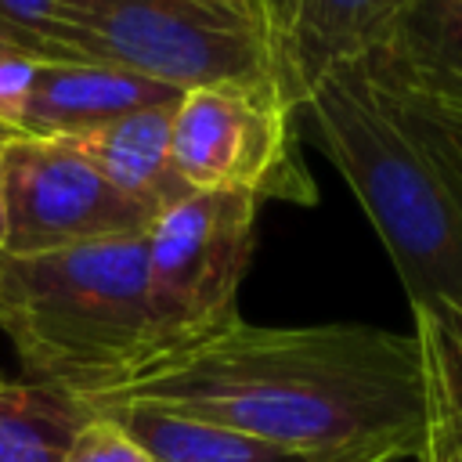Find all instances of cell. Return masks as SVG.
Returning a JSON list of instances; mask_svg holds the SVG:
<instances>
[{"label": "cell", "instance_id": "obj_1", "mask_svg": "<svg viewBox=\"0 0 462 462\" xmlns=\"http://www.w3.org/2000/svg\"><path fill=\"white\" fill-rule=\"evenodd\" d=\"M97 401H148L310 451L419 458L426 379L415 332L372 325H231L141 365Z\"/></svg>", "mask_w": 462, "mask_h": 462}, {"label": "cell", "instance_id": "obj_2", "mask_svg": "<svg viewBox=\"0 0 462 462\" xmlns=\"http://www.w3.org/2000/svg\"><path fill=\"white\" fill-rule=\"evenodd\" d=\"M300 116L390 253L411 318L462 325V134L401 101L365 61L325 72Z\"/></svg>", "mask_w": 462, "mask_h": 462}, {"label": "cell", "instance_id": "obj_3", "mask_svg": "<svg viewBox=\"0 0 462 462\" xmlns=\"http://www.w3.org/2000/svg\"><path fill=\"white\" fill-rule=\"evenodd\" d=\"M0 332L40 386L79 401L123 386L159 350L144 235L7 256Z\"/></svg>", "mask_w": 462, "mask_h": 462}, {"label": "cell", "instance_id": "obj_4", "mask_svg": "<svg viewBox=\"0 0 462 462\" xmlns=\"http://www.w3.org/2000/svg\"><path fill=\"white\" fill-rule=\"evenodd\" d=\"M296 116L278 79L188 87L173 105V166L188 191H245L260 202L310 206L318 188L300 155Z\"/></svg>", "mask_w": 462, "mask_h": 462}, {"label": "cell", "instance_id": "obj_5", "mask_svg": "<svg viewBox=\"0 0 462 462\" xmlns=\"http://www.w3.org/2000/svg\"><path fill=\"white\" fill-rule=\"evenodd\" d=\"M260 206L245 191H188L155 217L144 235L155 357L242 318L238 285L256 245Z\"/></svg>", "mask_w": 462, "mask_h": 462}, {"label": "cell", "instance_id": "obj_6", "mask_svg": "<svg viewBox=\"0 0 462 462\" xmlns=\"http://www.w3.org/2000/svg\"><path fill=\"white\" fill-rule=\"evenodd\" d=\"M72 7L94 65L130 69L180 90L278 79L260 32L199 0H72Z\"/></svg>", "mask_w": 462, "mask_h": 462}, {"label": "cell", "instance_id": "obj_7", "mask_svg": "<svg viewBox=\"0 0 462 462\" xmlns=\"http://www.w3.org/2000/svg\"><path fill=\"white\" fill-rule=\"evenodd\" d=\"M7 170V256H43L72 245L137 238L155 209L119 191L65 137L4 141Z\"/></svg>", "mask_w": 462, "mask_h": 462}, {"label": "cell", "instance_id": "obj_8", "mask_svg": "<svg viewBox=\"0 0 462 462\" xmlns=\"http://www.w3.org/2000/svg\"><path fill=\"white\" fill-rule=\"evenodd\" d=\"M365 65L401 101L462 134V0H415Z\"/></svg>", "mask_w": 462, "mask_h": 462}, {"label": "cell", "instance_id": "obj_9", "mask_svg": "<svg viewBox=\"0 0 462 462\" xmlns=\"http://www.w3.org/2000/svg\"><path fill=\"white\" fill-rule=\"evenodd\" d=\"M180 94V87L116 65L43 61L22 119V137H79L130 112L177 105Z\"/></svg>", "mask_w": 462, "mask_h": 462}, {"label": "cell", "instance_id": "obj_10", "mask_svg": "<svg viewBox=\"0 0 462 462\" xmlns=\"http://www.w3.org/2000/svg\"><path fill=\"white\" fill-rule=\"evenodd\" d=\"M90 411L116 419L159 462H397L383 451H310L242 430L202 422L148 401H97Z\"/></svg>", "mask_w": 462, "mask_h": 462}, {"label": "cell", "instance_id": "obj_11", "mask_svg": "<svg viewBox=\"0 0 462 462\" xmlns=\"http://www.w3.org/2000/svg\"><path fill=\"white\" fill-rule=\"evenodd\" d=\"M411 4L415 0H303L282 69V87L296 112L325 72L368 61L393 36Z\"/></svg>", "mask_w": 462, "mask_h": 462}, {"label": "cell", "instance_id": "obj_12", "mask_svg": "<svg viewBox=\"0 0 462 462\" xmlns=\"http://www.w3.org/2000/svg\"><path fill=\"white\" fill-rule=\"evenodd\" d=\"M170 134H173V105H159V108L130 112L116 123H105L90 134L65 141H72L119 191L162 213L188 195V184L173 166Z\"/></svg>", "mask_w": 462, "mask_h": 462}, {"label": "cell", "instance_id": "obj_13", "mask_svg": "<svg viewBox=\"0 0 462 462\" xmlns=\"http://www.w3.org/2000/svg\"><path fill=\"white\" fill-rule=\"evenodd\" d=\"M90 415L79 397L0 375V462H65Z\"/></svg>", "mask_w": 462, "mask_h": 462}, {"label": "cell", "instance_id": "obj_14", "mask_svg": "<svg viewBox=\"0 0 462 462\" xmlns=\"http://www.w3.org/2000/svg\"><path fill=\"white\" fill-rule=\"evenodd\" d=\"M0 51L40 61H90L72 0H0Z\"/></svg>", "mask_w": 462, "mask_h": 462}, {"label": "cell", "instance_id": "obj_15", "mask_svg": "<svg viewBox=\"0 0 462 462\" xmlns=\"http://www.w3.org/2000/svg\"><path fill=\"white\" fill-rule=\"evenodd\" d=\"M411 321L422 354L426 415L430 411L462 415V325L433 321V318H411Z\"/></svg>", "mask_w": 462, "mask_h": 462}, {"label": "cell", "instance_id": "obj_16", "mask_svg": "<svg viewBox=\"0 0 462 462\" xmlns=\"http://www.w3.org/2000/svg\"><path fill=\"white\" fill-rule=\"evenodd\" d=\"M65 462H159L148 448H141L116 419L90 415V422L76 433Z\"/></svg>", "mask_w": 462, "mask_h": 462}, {"label": "cell", "instance_id": "obj_17", "mask_svg": "<svg viewBox=\"0 0 462 462\" xmlns=\"http://www.w3.org/2000/svg\"><path fill=\"white\" fill-rule=\"evenodd\" d=\"M40 65H43L40 58L0 51V130H7L11 137H22V119L29 108Z\"/></svg>", "mask_w": 462, "mask_h": 462}, {"label": "cell", "instance_id": "obj_18", "mask_svg": "<svg viewBox=\"0 0 462 462\" xmlns=\"http://www.w3.org/2000/svg\"><path fill=\"white\" fill-rule=\"evenodd\" d=\"M300 7H303V0H253L256 32L263 36V43L271 51L278 79H282L285 54H289V43H292V32H296V22H300Z\"/></svg>", "mask_w": 462, "mask_h": 462}, {"label": "cell", "instance_id": "obj_19", "mask_svg": "<svg viewBox=\"0 0 462 462\" xmlns=\"http://www.w3.org/2000/svg\"><path fill=\"white\" fill-rule=\"evenodd\" d=\"M415 462H462V415L430 411L422 451Z\"/></svg>", "mask_w": 462, "mask_h": 462}, {"label": "cell", "instance_id": "obj_20", "mask_svg": "<svg viewBox=\"0 0 462 462\" xmlns=\"http://www.w3.org/2000/svg\"><path fill=\"white\" fill-rule=\"evenodd\" d=\"M199 4H206V7H213V11H224V14H231V18H242L245 25H253V29H256L253 0H199ZM260 40H263V36H260Z\"/></svg>", "mask_w": 462, "mask_h": 462}, {"label": "cell", "instance_id": "obj_21", "mask_svg": "<svg viewBox=\"0 0 462 462\" xmlns=\"http://www.w3.org/2000/svg\"><path fill=\"white\" fill-rule=\"evenodd\" d=\"M7 242V170H4V144H0V249Z\"/></svg>", "mask_w": 462, "mask_h": 462}, {"label": "cell", "instance_id": "obj_22", "mask_svg": "<svg viewBox=\"0 0 462 462\" xmlns=\"http://www.w3.org/2000/svg\"><path fill=\"white\" fill-rule=\"evenodd\" d=\"M4 263H7V253L0 249V278H4Z\"/></svg>", "mask_w": 462, "mask_h": 462}, {"label": "cell", "instance_id": "obj_23", "mask_svg": "<svg viewBox=\"0 0 462 462\" xmlns=\"http://www.w3.org/2000/svg\"><path fill=\"white\" fill-rule=\"evenodd\" d=\"M4 141H11V134H7V130H0V144H4Z\"/></svg>", "mask_w": 462, "mask_h": 462}]
</instances>
